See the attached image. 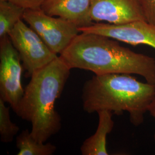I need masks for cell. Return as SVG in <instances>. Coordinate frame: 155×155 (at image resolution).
Wrapping results in <instances>:
<instances>
[{
    "label": "cell",
    "instance_id": "obj_1",
    "mask_svg": "<svg viewBox=\"0 0 155 155\" xmlns=\"http://www.w3.org/2000/svg\"><path fill=\"white\" fill-rule=\"evenodd\" d=\"M59 56L71 69L95 75L136 74L155 84L154 58L135 52L105 36L81 32Z\"/></svg>",
    "mask_w": 155,
    "mask_h": 155
},
{
    "label": "cell",
    "instance_id": "obj_2",
    "mask_svg": "<svg viewBox=\"0 0 155 155\" xmlns=\"http://www.w3.org/2000/svg\"><path fill=\"white\" fill-rule=\"evenodd\" d=\"M71 70L58 56L36 71L14 111L22 120L31 123V133L39 143H45L61 129V118L55 109V103L61 96Z\"/></svg>",
    "mask_w": 155,
    "mask_h": 155
},
{
    "label": "cell",
    "instance_id": "obj_3",
    "mask_svg": "<svg viewBox=\"0 0 155 155\" xmlns=\"http://www.w3.org/2000/svg\"><path fill=\"white\" fill-rule=\"evenodd\" d=\"M131 75H94L83 86L84 111L91 114L108 110L117 115L127 111L134 126L142 124L155 97V84L141 82Z\"/></svg>",
    "mask_w": 155,
    "mask_h": 155
},
{
    "label": "cell",
    "instance_id": "obj_4",
    "mask_svg": "<svg viewBox=\"0 0 155 155\" xmlns=\"http://www.w3.org/2000/svg\"><path fill=\"white\" fill-rule=\"evenodd\" d=\"M8 36L19 54L28 77H31L58 57L39 35L22 20L17 23Z\"/></svg>",
    "mask_w": 155,
    "mask_h": 155
},
{
    "label": "cell",
    "instance_id": "obj_5",
    "mask_svg": "<svg viewBox=\"0 0 155 155\" xmlns=\"http://www.w3.org/2000/svg\"><path fill=\"white\" fill-rule=\"evenodd\" d=\"M23 20L57 55H61L81 33L75 24L60 17L50 16L41 8L26 9Z\"/></svg>",
    "mask_w": 155,
    "mask_h": 155
},
{
    "label": "cell",
    "instance_id": "obj_6",
    "mask_svg": "<svg viewBox=\"0 0 155 155\" xmlns=\"http://www.w3.org/2000/svg\"><path fill=\"white\" fill-rule=\"evenodd\" d=\"M19 54L9 36L0 39V98L13 111L24 93L21 83L24 68Z\"/></svg>",
    "mask_w": 155,
    "mask_h": 155
},
{
    "label": "cell",
    "instance_id": "obj_7",
    "mask_svg": "<svg viewBox=\"0 0 155 155\" xmlns=\"http://www.w3.org/2000/svg\"><path fill=\"white\" fill-rule=\"evenodd\" d=\"M79 30L80 32L101 35L129 45H147L155 48V25L145 20L122 24L96 22Z\"/></svg>",
    "mask_w": 155,
    "mask_h": 155
},
{
    "label": "cell",
    "instance_id": "obj_8",
    "mask_svg": "<svg viewBox=\"0 0 155 155\" xmlns=\"http://www.w3.org/2000/svg\"><path fill=\"white\" fill-rule=\"evenodd\" d=\"M91 17L113 24L145 20L140 0H91Z\"/></svg>",
    "mask_w": 155,
    "mask_h": 155
},
{
    "label": "cell",
    "instance_id": "obj_9",
    "mask_svg": "<svg viewBox=\"0 0 155 155\" xmlns=\"http://www.w3.org/2000/svg\"><path fill=\"white\" fill-rule=\"evenodd\" d=\"M91 6V0H45L41 9L50 16L60 17L81 28L94 23Z\"/></svg>",
    "mask_w": 155,
    "mask_h": 155
},
{
    "label": "cell",
    "instance_id": "obj_10",
    "mask_svg": "<svg viewBox=\"0 0 155 155\" xmlns=\"http://www.w3.org/2000/svg\"><path fill=\"white\" fill-rule=\"evenodd\" d=\"M99 121L95 133L85 140L81 147L83 155H107L106 136L112 131L114 123L112 119L113 113L101 110L98 113Z\"/></svg>",
    "mask_w": 155,
    "mask_h": 155
},
{
    "label": "cell",
    "instance_id": "obj_11",
    "mask_svg": "<svg viewBox=\"0 0 155 155\" xmlns=\"http://www.w3.org/2000/svg\"><path fill=\"white\" fill-rule=\"evenodd\" d=\"M17 155H52L56 150L54 145L39 143L33 138L29 130H22L16 137Z\"/></svg>",
    "mask_w": 155,
    "mask_h": 155
},
{
    "label": "cell",
    "instance_id": "obj_12",
    "mask_svg": "<svg viewBox=\"0 0 155 155\" xmlns=\"http://www.w3.org/2000/svg\"><path fill=\"white\" fill-rule=\"evenodd\" d=\"M26 9L8 0H0V39L8 36L17 23L23 19Z\"/></svg>",
    "mask_w": 155,
    "mask_h": 155
},
{
    "label": "cell",
    "instance_id": "obj_13",
    "mask_svg": "<svg viewBox=\"0 0 155 155\" xmlns=\"http://www.w3.org/2000/svg\"><path fill=\"white\" fill-rule=\"evenodd\" d=\"M5 102L0 98V137L4 143H11L20 129L10 118V107L6 106Z\"/></svg>",
    "mask_w": 155,
    "mask_h": 155
},
{
    "label": "cell",
    "instance_id": "obj_14",
    "mask_svg": "<svg viewBox=\"0 0 155 155\" xmlns=\"http://www.w3.org/2000/svg\"><path fill=\"white\" fill-rule=\"evenodd\" d=\"M145 20L155 25V0H140Z\"/></svg>",
    "mask_w": 155,
    "mask_h": 155
},
{
    "label": "cell",
    "instance_id": "obj_15",
    "mask_svg": "<svg viewBox=\"0 0 155 155\" xmlns=\"http://www.w3.org/2000/svg\"><path fill=\"white\" fill-rule=\"evenodd\" d=\"M24 8L25 9H37L41 8L45 0H8Z\"/></svg>",
    "mask_w": 155,
    "mask_h": 155
},
{
    "label": "cell",
    "instance_id": "obj_16",
    "mask_svg": "<svg viewBox=\"0 0 155 155\" xmlns=\"http://www.w3.org/2000/svg\"><path fill=\"white\" fill-rule=\"evenodd\" d=\"M148 111H150V114H151V116L154 118L155 120V96L153 98V100H152L150 107H149V110Z\"/></svg>",
    "mask_w": 155,
    "mask_h": 155
}]
</instances>
